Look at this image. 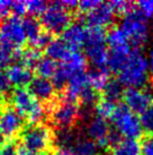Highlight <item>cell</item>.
I'll return each mask as SVG.
<instances>
[{
	"label": "cell",
	"instance_id": "obj_35",
	"mask_svg": "<svg viewBox=\"0 0 153 155\" xmlns=\"http://www.w3.org/2000/svg\"><path fill=\"white\" fill-rule=\"evenodd\" d=\"M10 86H11V84L9 82L6 71L0 69V94H4L6 92H8Z\"/></svg>",
	"mask_w": 153,
	"mask_h": 155
},
{
	"label": "cell",
	"instance_id": "obj_36",
	"mask_svg": "<svg viewBox=\"0 0 153 155\" xmlns=\"http://www.w3.org/2000/svg\"><path fill=\"white\" fill-rule=\"evenodd\" d=\"M141 152L143 155H153V137H146L142 140Z\"/></svg>",
	"mask_w": 153,
	"mask_h": 155
},
{
	"label": "cell",
	"instance_id": "obj_9",
	"mask_svg": "<svg viewBox=\"0 0 153 155\" xmlns=\"http://www.w3.org/2000/svg\"><path fill=\"white\" fill-rule=\"evenodd\" d=\"M25 121L11 104L4 103L0 110V136L6 140H14L24 129Z\"/></svg>",
	"mask_w": 153,
	"mask_h": 155
},
{
	"label": "cell",
	"instance_id": "obj_42",
	"mask_svg": "<svg viewBox=\"0 0 153 155\" xmlns=\"http://www.w3.org/2000/svg\"><path fill=\"white\" fill-rule=\"evenodd\" d=\"M1 138H2V137H1V136H0V144H1V143H2V140H1Z\"/></svg>",
	"mask_w": 153,
	"mask_h": 155
},
{
	"label": "cell",
	"instance_id": "obj_24",
	"mask_svg": "<svg viewBox=\"0 0 153 155\" xmlns=\"http://www.w3.org/2000/svg\"><path fill=\"white\" fill-rule=\"evenodd\" d=\"M113 155H140L141 146L137 140L122 138L113 148Z\"/></svg>",
	"mask_w": 153,
	"mask_h": 155
},
{
	"label": "cell",
	"instance_id": "obj_20",
	"mask_svg": "<svg viewBox=\"0 0 153 155\" xmlns=\"http://www.w3.org/2000/svg\"><path fill=\"white\" fill-rule=\"evenodd\" d=\"M71 151L76 155H96L98 152L97 144L89 137L78 136L71 147Z\"/></svg>",
	"mask_w": 153,
	"mask_h": 155
},
{
	"label": "cell",
	"instance_id": "obj_1",
	"mask_svg": "<svg viewBox=\"0 0 153 155\" xmlns=\"http://www.w3.org/2000/svg\"><path fill=\"white\" fill-rule=\"evenodd\" d=\"M149 61L139 49H132L123 68L118 73V81L128 88H141L149 78Z\"/></svg>",
	"mask_w": 153,
	"mask_h": 155
},
{
	"label": "cell",
	"instance_id": "obj_5",
	"mask_svg": "<svg viewBox=\"0 0 153 155\" xmlns=\"http://www.w3.org/2000/svg\"><path fill=\"white\" fill-rule=\"evenodd\" d=\"M119 27L126 35L128 42L133 44L134 49L144 45L149 40L148 21L136 8V5L131 13L123 16Z\"/></svg>",
	"mask_w": 153,
	"mask_h": 155
},
{
	"label": "cell",
	"instance_id": "obj_16",
	"mask_svg": "<svg viewBox=\"0 0 153 155\" xmlns=\"http://www.w3.org/2000/svg\"><path fill=\"white\" fill-rule=\"evenodd\" d=\"M76 50V49L71 48L62 39H53L45 48V53L46 57L51 58L52 60L56 62L59 61L60 64H65L71 59Z\"/></svg>",
	"mask_w": 153,
	"mask_h": 155
},
{
	"label": "cell",
	"instance_id": "obj_15",
	"mask_svg": "<svg viewBox=\"0 0 153 155\" xmlns=\"http://www.w3.org/2000/svg\"><path fill=\"white\" fill-rule=\"evenodd\" d=\"M83 48H85L86 58L95 66V68L107 69L109 51L106 45V42L86 44Z\"/></svg>",
	"mask_w": 153,
	"mask_h": 155
},
{
	"label": "cell",
	"instance_id": "obj_8",
	"mask_svg": "<svg viewBox=\"0 0 153 155\" xmlns=\"http://www.w3.org/2000/svg\"><path fill=\"white\" fill-rule=\"evenodd\" d=\"M116 131L127 139H139L143 135L140 119L124 103L117 104L111 118Z\"/></svg>",
	"mask_w": 153,
	"mask_h": 155
},
{
	"label": "cell",
	"instance_id": "obj_3",
	"mask_svg": "<svg viewBox=\"0 0 153 155\" xmlns=\"http://www.w3.org/2000/svg\"><path fill=\"white\" fill-rule=\"evenodd\" d=\"M11 105L24 120L33 124H41L46 116V109L25 87H17L10 96Z\"/></svg>",
	"mask_w": 153,
	"mask_h": 155
},
{
	"label": "cell",
	"instance_id": "obj_12",
	"mask_svg": "<svg viewBox=\"0 0 153 155\" xmlns=\"http://www.w3.org/2000/svg\"><path fill=\"white\" fill-rule=\"evenodd\" d=\"M28 91L41 103L44 102L48 104L56 97L55 87L51 79L48 78L39 77V76L33 77V79L28 84Z\"/></svg>",
	"mask_w": 153,
	"mask_h": 155
},
{
	"label": "cell",
	"instance_id": "obj_38",
	"mask_svg": "<svg viewBox=\"0 0 153 155\" xmlns=\"http://www.w3.org/2000/svg\"><path fill=\"white\" fill-rule=\"evenodd\" d=\"M50 155H76L69 148H56L51 152Z\"/></svg>",
	"mask_w": 153,
	"mask_h": 155
},
{
	"label": "cell",
	"instance_id": "obj_26",
	"mask_svg": "<svg viewBox=\"0 0 153 155\" xmlns=\"http://www.w3.org/2000/svg\"><path fill=\"white\" fill-rule=\"evenodd\" d=\"M18 56H19V60H20L21 65L30 69L35 68V66L37 65V62L42 58L41 50L32 47L25 48L24 50L19 51L18 52Z\"/></svg>",
	"mask_w": 153,
	"mask_h": 155
},
{
	"label": "cell",
	"instance_id": "obj_11",
	"mask_svg": "<svg viewBox=\"0 0 153 155\" xmlns=\"http://www.w3.org/2000/svg\"><path fill=\"white\" fill-rule=\"evenodd\" d=\"M87 133L89 135L90 139H92L97 144L98 148L111 147L109 137H111V129L109 128L107 120L97 116L95 118H91V120L87 126Z\"/></svg>",
	"mask_w": 153,
	"mask_h": 155
},
{
	"label": "cell",
	"instance_id": "obj_37",
	"mask_svg": "<svg viewBox=\"0 0 153 155\" xmlns=\"http://www.w3.org/2000/svg\"><path fill=\"white\" fill-rule=\"evenodd\" d=\"M10 4H11V1L0 0V19L1 21L8 17L9 13H11L10 12Z\"/></svg>",
	"mask_w": 153,
	"mask_h": 155
},
{
	"label": "cell",
	"instance_id": "obj_22",
	"mask_svg": "<svg viewBox=\"0 0 153 155\" xmlns=\"http://www.w3.org/2000/svg\"><path fill=\"white\" fill-rule=\"evenodd\" d=\"M106 43L111 49H118V48L127 47L130 45L126 35L120 30L119 26H113L106 33Z\"/></svg>",
	"mask_w": 153,
	"mask_h": 155
},
{
	"label": "cell",
	"instance_id": "obj_32",
	"mask_svg": "<svg viewBox=\"0 0 153 155\" xmlns=\"http://www.w3.org/2000/svg\"><path fill=\"white\" fill-rule=\"evenodd\" d=\"M99 5H100V1H97V0H83V1H78L76 9L79 10V15H85Z\"/></svg>",
	"mask_w": 153,
	"mask_h": 155
},
{
	"label": "cell",
	"instance_id": "obj_14",
	"mask_svg": "<svg viewBox=\"0 0 153 155\" xmlns=\"http://www.w3.org/2000/svg\"><path fill=\"white\" fill-rule=\"evenodd\" d=\"M114 16L115 13L113 12L111 5L106 4V2H100V5L97 6L95 9L85 14V19L86 22L89 24V27L104 28L113 23Z\"/></svg>",
	"mask_w": 153,
	"mask_h": 155
},
{
	"label": "cell",
	"instance_id": "obj_10",
	"mask_svg": "<svg viewBox=\"0 0 153 155\" xmlns=\"http://www.w3.org/2000/svg\"><path fill=\"white\" fill-rule=\"evenodd\" d=\"M125 105L134 113H142L149 105L153 103L151 92L142 88H127L123 95Z\"/></svg>",
	"mask_w": 153,
	"mask_h": 155
},
{
	"label": "cell",
	"instance_id": "obj_27",
	"mask_svg": "<svg viewBox=\"0 0 153 155\" xmlns=\"http://www.w3.org/2000/svg\"><path fill=\"white\" fill-rule=\"evenodd\" d=\"M115 108H116L115 103L109 102V101H107V100L100 97V99L98 100L97 103H96V105H95L96 116L100 117V118L105 119V120H108V119H111V116H113V113H114V111H115Z\"/></svg>",
	"mask_w": 153,
	"mask_h": 155
},
{
	"label": "cell",
	"instance_id": "obj_13",
	"mask_svg": "<svg viewBox=\"0 0 153 155\" xmlns=\"http://www.w3.org/2000/svg\"><path fill=\"white\" fill-rule=\"evenodd\" d=\"M91 88L92 87L90 86L88 74L85 73V71H81V73L74 74L72 77L69 79L67 86L63 90V94L67 97L79 103L81 97Z\"/></svg>",
	"mask_w": 153,
	"mask_h": 155
},
{
	"label": "cell",
	"instance_id": "obj_4",
	"mask_svg": "<svg viewBox=\"0 0 153 155\" xmlns=\"http://www.w3.org/2000/svg\"><path fill=\"white\" fill-rule=\"evenodd\" d=\"M20 143L24 148L32 152L45 154L53 151L54 146V130L51 127L41 124H33L23 129Z\"/></svg>",
	"mask_w": 153,
	"mask_h": 155
},
{
	"label": "cell",
	"instance_id": "obj_6",
	"mask_svg": "<svg viewBox=\"0 0 153 155\" xmlns=\"http://www.w3.org/2000/svg\"><path fill=\"white\" fill-rule=\"evenodd\" d=\"M72 12L65 8L60 1L52 2L41 15L39 23L51 35L62 34L72 23Z\"/></svg>",
	"mask_w": 153,
	"mask_h": 155
},
{
	"label": "cell",
	"instance_id": "obj_28",
	"mask_svg": "<svg viewBox=\"0 0 153 155\" xmlns=\"http://www.w3.org/2000/svg\"><path fill=\"white\" fill-rule=\"evenodd\" d=\"M139 119L143 133H145L148 136H153V103L149 105L142 113H140Z\"/></svg>",
	"mask_w": 153,
	"mask_h": 155
},
{
	"label": "cell",
	"instance_id": "obj_21",
	"mask_svg": "<svg viewBox=\"0 0 153 155\" xmlns=\"http://www.w3.org/2000/svg\"><path fill=\"white\" fill-rule=\"evenodd\" d=\"M109 70L108 69H96L91 70L88 73V77H89L90 86L92 87L98 94L99 92H102L104 88L106 87L107 83L109 82Z\"/></svg>",
	"mask_w": 153,
	"mask_h": 155
},
{
	"label": "cell",
	"instance_id": "obj_39",
	"mask_svg": "<svg viewBox=\"0 0 153 155\" xmlns=\"http://www.w3.org/2000/svg\"><path fill=\"white\" fill-rule=\"evenodd\" d=\"M17 155H44L41 153H36V152H32L30 150H26L24 147H18Z\"/></svg>",
	"mask_w": 153,
	"mask_h": 155
},
{
	"label": "cell",
	"instance_id": "obj_2",
	"mask_svg": "<svg viewBox=\"0 0 153 155\" xmlns=\"http://www.w3.org/2000/svg\"><path fill=\"white\" fill-rule=\"evenodd\" d=\"M46 114L52 125L59 129H72L80 119L79 103L62 93L47 104Z\"/></svg>",
	"mask_w": 153,
	"mask_h": 155
},
{
	"label": "cell",
	"instance_id": "obj_31",
	"mask_svg": "<svg viewBox=\"0 0 153 155\" xmlns=\"http://www.w3.org/2000/svg\"><path fill=\"white\" fill-rule=\"evenodd\" d=\"M136 8L145 18L153 17V0H142L136 4Z\"/></svg>",
	"mask_w": 153,
	"mask_h": 155
},
{
	"label": "cell",
	"instance_id": "obj_17",
	"mask_svg": "<svg viewBox=\"0 0 153 155\" xmlns=\"http://www.w3.org/2000/svg\"><path fill=\"white\" fill-rule=\"evenodd\" d=\"M87 39V27L81 24V22L71 23L67 30L62 33V40L71 48L79 50L83 47Z\"/></svg>",
	"mask_w": 153,
	"mask_h": 155
},
{
	"label": "cell",
	"instance_id": "obj_30",
	"mask_svg": "<svg viewBox=\"0 0 153 155\" xmlns=\"http://www.w3.org/2000/svg\"><path fill=\"white\" fill-rule=\"evenodd\" d=\"M46 2H44L42 0H30V1H26L27 13L30 14V16L42 15L43 12L46 9Z\"/></svg>",
	"mask_w": 153,
	"mask_h": 155
},
{
	"label": "cell",
	"instance_id": "obj_33",
	"mask_svg": "<svg viewBox=\"0 0 153 155\" xmlns=\"http://www.w3.org/2000/svg\"><path fill=\"white\" fill-rule=\"evenodd\" d=\"M17 151L15 140H6L0 144V155H17Z\"/></svg>",
	"mask_w": 153,
	"mask_h": 155
},
{
	"label": "cell",
	"instance_id": "obj_25",
	"mask_svg": "<svg viewBox=\"0 0 153 155\" xmlns=\"http://www.w3.org/2000/svg\"><path fill=\"white\" fill-rule=\"evenodd\" d=\"M59 64L56 61L52 60L48 57H42L41 60L37 62V65L35 66V71L37 74V76L44 78H52L53 75L55 74L56 69H58Z\"/></svg>",
	"mask_w": 153,
	"mask_h": 155
},
{
	"label": "cell",
	"instance_id": "obj_29",
	"mask_svg": "<svg viewBox=\"0 0 153 155\" xmlns=\"http://www.w3.org/2000/svg\"><path fill=\"white\" fill-rule=\"evenodd\" d=\"M108 4L111 5L115 15H122V16L127 15L135 8V4L130 2V1H123V0H116V1H111Z\"/></svg>",
	"mask_w": 153,
	"mask_h": 155
},
{
	"label": "cell",
	"instance_id": "obj_18",
	"mask_svg": "<svg viewBox=\"0 0 153 155\" xmlns=\"http://www.w3.org/2000/svg\"><path fill=\"white\" fill-rule=\"evenodd\" d=\"M8 79L11 85L18 87H25L33 79V74L30 68L21 64H11L6 70Z\"/></svg>",
	"mask_w": 153,
	"mask_h": 155
},
{
	"label": "cell",
	"instance_id": "obj_40",
	"mask_svg": "<svg viewBox=\"0 0 153 155\" xmlns=\"http://www.w3.org/2000/svg\"><path fill=\"white\" fill-rule=\"evenodd\" d=\"M149 68H150V70H151V73H152V75H153V49H152V51H151V53H150Z\"/></svg>",
	"mask_w": 153,
	"mask_h": 155
},
{
	"label": "cell",
	"instance_id": "obj_34",
	"mask_svg": "<svg viewBox=\"0 0 153 155\" xmlns=\"http://www.w3.org/2000/svg\"><path fill=\"white\" fill-rule=\"evenodd\" d=\"M10 12L14 14V16L20 17L27 13L26 8V1H11L10 4Z\"/></svg>",
	"mask_w": 153,
	"mask_h": 155
},
{
	"label": "cell",
	"instance_id": "obj_7",
	"mask_svg": "<svg viewBox=\"0 0 153 155\" xmlns=\"http://www.w3.org/2000/svg\"><path fill=\"white\" fill-rule=\"evenodd\" d=\"M26 42L27 39L21 18L10 16L0 22V45L14 53H18Z\"/></svg>",
	"mask_w": 153,
	"mask_h": 155
},
{
	"label": "cell",
	"instance_id": "obj_19",
	"mask_svg": "<svg viewBox=\"0 0 153 155\" xmlns=\"http://www.w3.org/2000/svg\"><path fill=\"white\" fill-rule=\"evenodd\" d=\"M131 45L118 49H111L109 51V58H108V64H107V69L118 74L120 69L123 68L125 61L127 59L128 54L131 52Z\"/></svg>",
	"mask_w": 153,
	"mask_h": 155
},
{
	"label": "cell",
	"instance_id": "obj_41",
	"mask_svg": "<svg viewBox=\"0 0 153 155\" xmlns=\"http://www.w3.org/2000/svg\"><path fill=\"white\" fill-rule=\"evenodd\" d=\"M2 105H4V102H2V100H1V97H0V110H1V108H2Z\"/></svg>",
	"mask_w": 153,
	"mask_h": 155
},
{
	"label": "cell",
	"instance_id": "obj_23",
	"mask_svg": "<svg viewBox=\"0 0 153 155\" xmlns=\"http://www.w3.org/2000/svg\"><path fill=\"white\" fill-rule=\"evenodd\" d=\"M124 87L123 84L119 82L118 79H109V82L107 83L106 87L102 91V99L107 100L109 102L116 103L117 101L123 97L124 95Z\"/></svg>",
	"mask_w": 153,
	"mask_h": 155
}]
</instances>
